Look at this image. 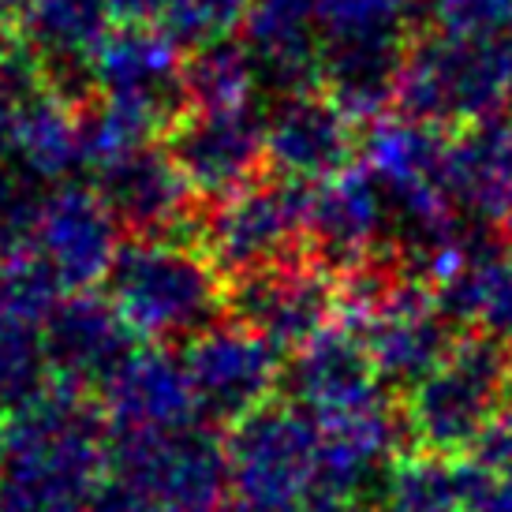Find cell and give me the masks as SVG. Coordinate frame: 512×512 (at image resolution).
Masks as SVG:
<instances>
[{
	"mask_svg": "<svg viewBox=\"0 0 512 512\" xmlns=\"http://www.w3.org/2000/svg\"><path fill=\"white\" fill-rule=\"evenodd\" d=\"M281 382L288 385L296 408L314 419H333L356 412L370 400H382L378 393L382 374L370 359L363 333L352 326H329L311 337L292 356Z\"/></svg>",
	"mask_w": 512,
	"mask_h": 512,
	"instance_id": "5bb4252c",
	"label": "cell"
},
{
	"mask_svg": "<svg viewBox=\"0 0 512 512\" xmlns=\"http://www.w3.org/2000/svg\"><path fill=\"white\" fill-rule=\"evenodd\" d=\"M479 471L423 449L389 468L382 483L385 512H475Z\"/></svg>",
	"mask_w": 512,
	"mask_h": 512,
	"instance_id": "ffe728a7",
	"label": "cell"
},
{
	"mask_svg": "<svg viewBox=\"0 0 512 512\" xmlns=\"http://www.w3.org/2000/svg\"><path fill=\"white\" fill-rule=\"evenodd\" d=\"M333 281L322 262L281 258L273 266L236 277L228 288V307L236 322L255 329L262 341L281 348H303L326 329L333 311Z\"/></svg>",
	"mask_w": 512,
	"mask_h": 512,
	"instance_id": "ba28073f",
	"label": "cell"
},
{
	"mask_svg": "<svg viewBox=\"0 0 512 512\" xmlns=\"http://www.w3.org/2000/svg\"><path fill=\"white\" fill-rule=\"evenodd\" d=\"M165 150L180 165L191 191L225 199L255 184L258 169L266 165V120L251 113V105L195 109L172 120Z\"/></svg>",
	"mask_w": 512,
	"mask_h": 512,
	"instance_id": "9c48e42d",
	"label": "cell"
},
{
	"mask_svg": "<svg viewBox=\"0 0 512 512\" xmlns=\"http://www.w3.org/2000/svg\"><path fill=\"white\" fill-rule=\"evenodd\" d=\"M105 423L113 427L116 438L165 434L195 423L184 359H172L161 348H139L105 385Z\"/></svg>",
	"mask_w": 512,
	"mask_h": 512,
	"instance_id": "9a60e30c",
	"label": "cell"
},
{
	"mask_svg": "<svg viewBox=\"0 0 512 512\" xmlns=\"http://www.w3.org/2000/svg\"><path fill=\"white\" fill-rule=\"evenodd\" d=\"M501 378H505V367L490 344H456L427 378L412 385L404 427L412 430L419 449L445 456L486 438L501 393Z\"/></svg>",
	"mask_w": 512,
	"mask_h": 512,
	"instance_id": "5b68a950",
	"label": "cell"
},
{
	"mask_svg": "<svg viewBox=\"0 0 512 512\" xmlns=\"http://www.w3.org/2000/svg\"><path fill=\"white\" fill-rule=\"evenodd\" d=\"M12 154L38 180H60L83 161L79 143V116H72L60 101L30 98L12 128Z\"/></svg>",
	"mask_w": 512,
	"mask_h": 512,
	"instance_id": "44dd1931",
	"label": "cell"
},
{
	"mask_svg": "<svg viewBox=\"0 0 512 512\" xmlns=\"http://www.w3.org/2000/svg\"><path fill=\"white\" fill-rule=\"evenodd\" d=\"M501 75L486 68L479 57L464 49H434L408 64L400 75L397 98L412 120H423L430 128L441 124H464L483 120L490 101L498 98Z\"/></svg>",
	"mask_w": 512,
	"mask_h": 512,
	"instance_id": "e0dca14e",
	"label": "cell"
},
{
	"mask_svg": "<svg viewBox=\"0 0 512 512\" xmlns=\"http://www.w3.org/2000/svg\"><path fill=\"white\" fill-rule=\"evenodd\" d=\"M322 427L303 408H258L228 434L236 512H307L318 483Z\"/></svg>",
	"mask_w": 512,
	"mask_h": 512,
	"instance_id": "3957f363",
	"label": "cell"
},
{
	"mask_svg": "<svg viewBox=\"0 0 512 512\" xmlns=\"http://www.w3.org/2000/svg\"><path fill=\"white\" fill-rule=\"evenodd\" d=\"M184 370L195 415H202V423L210 419L232 427L266 408V397L285 374V367L277 363V348L240 322L206 326L199 337H191Z\"/></svg>",
	"mask_w": 512,
	"mask_h": 512,
	"instance_id": "52a82bcc",
	"label": "cell"
},
{
	"mask_svg": "<svg viewBox=\"0 0 512 512\" xmlns=\"http://www.w3.org/2000/svg\"><path fill=\"white\" fill-rule=\"evenodd\" d=\"M363 341L382 378L412 389L449 356V314L419 285H400L359 303Z\"/></svg>",
	"mask_w": 512,
	"mask_h": 512,
	"instance_id": "8fae6325",
	"label": "cell"
},
{
	"mask_svg": "<svg viewBox=\"0 0 512 512\" xmlns=\"http://www.w3.org/2000/svg\"><path fill=\"white\" fill-rule=\"evenodd\" d=\"M98 195L135 236H169L184 217L191 184L165 146H135L101 169Z\"/></svg>",
	"mask_w": 512,
	"mask_h": 512,
	"instance_id": "2e32d148",
	"label": "cell"
},
{
	"mask_svg": "<svg viewBox=\"0 0 512 512\" xmlns=\"http://www.w3.org/2000/svg\"><path fill=\"white\" fill-rule=\"evenodd\" d=\"M356 124L333 98L292 94L266 116V161L296 184H326L352 169Z\"/></svg>",
	"mask_w": 512,
	"mask_h": 512,
	"instance_id": "4fadbf2b",
	"label": "cell"
},
{
	"mask_svg": "<svg viewBox=\"0 0 512 512\" xmlns=\"http://www.w3.org/2000/svg\"><path fill=\"white\" fill-rule=\"evenodd\" d=\"M116 479L135 486L157 512H217L228 486V456L210 430L176 427L165 434L116 438Z\"/></svg>",
	"mask_w": 512,
	"mask_h": 512,
	"instance_id": "8992f818",
	"label": "cell"
},
{
	"mask_svg": "<svg viewBox=\"0 0 512 512\" xmlns=\"http://www.w3.org/2000/svg\"><path fill=\"white\" fill-rule=\"evenodd\" d=\"M139 337L120 318L109 296L75 292L64 296L45 318L42 348L49 374L68 389H94L113 382L120 367L139 352Z\"/></svg>",
	"mask_w": 512,
	"mask_h": 512,
	"instance_id": "30bf717a",
	"label": "cell"
},
{
	"mask_svg": "<svg viewBox=\"0 0 512 512\" xmlns=\"http://www.w3.org/2000/svg\"><path fill=\"white\" fill-rule=\"evenodd\" d=\"M105 296L135 337L172 341L210 326L221 281L206 251L172 236H131L105 273Z\"/></svg>",
	"mask_w": 512,
	"mask_h": 512,
	"instance_id": "7a4b0ae2",
	"label": "cell"
},
{
	"mask_svg": "<svg viewBox=\"0 0 512 512\" xmlns=\"http://www.w3.org/2000/svg\"><path fill=\"white\" fill-rule=\"evenodd\" d=\"M311 191L307 184L273 176L232 191L202 225V251L217 273L243 277L251 270L292 258V247L307 232Z\"/></svg>",
	"mask_w": 512,
	"mask_h": 512,
	"instance_id": "277c9868",
	"label": "cell"
},
{
	"mask_svg": "<svg viewBox=\"0 0 512 512\" xmlns=\"http://www.w3.org/2000/svg\"><path fill=\"white\" fill-rule=\"evenodd\" d=\"M445 195L471 214H498L512 199V131L475 120L441 157Z\"/></svg>",
	"mask_w": 512,
	"mask_h": 512,
	"instance_id": "d6986e66",
	"label": "cell"
},
{
	"mask_svg": "<svg viewBox=\"0 0 512 512\" xmlns=\"http://www.w3.org/2000/svg\"><path fill=\"white\" fill-rule=\"evenodd\" d=\"M187 98H195L199 109H236L247 105V90H251V64L240 57H199L184 75Z\"/></svg>",
	"mask_w": 512,
	"mask_h": 512,
	"instance_id": "7402d4cb",
	"label": "cell"
},
{
	"mask_svg": "<svg viewBox=\"0 0 512 512\" xmlns=\"http://www.w3.org/2000/svg\"><path fill=\"white\" fill-rule=\"evenodd\" d=\"M79 512H157V509L135 490V486H128L124 479H113V483H101L98 490L83 501Z\"/></svg>",
	"mask_w": 512,
	"mask_h": 512,
	"instance_id": "603a6c76",
	"label": "cell"
},
{
	"mask_svg": "<svg viewBox=\"0 0 512 512\" xmlns=\"http://www.w3.org/2000/svg\"><path fill=\"white\" fill-rule=\"evenodd\" d=\"M105 415L79 389L49 385L8 423L0 512H79L101 486Z\"/></svg>",
	"mask_w": 512,
	"mask_h": 512,
	"instance_id": "6da1fadb",
	"label": "cell"
},
{
	"mask_svg": "<svg viewBox=\"0 0 512 512\" xmlns=\"http://www.w3.org/2000/svg\"><path fill=\"white\" fill-rule=\"evenodd\" d=\"M382 228V191L367 169H348L311 191L307 232H311L314 262H322L326 270H356L370 255L374 240L382 236Z\"/></svg>",
	"mask_w": 512,
	"mask_h": 512,
	"instance_id": "ac0fdd59",
	"label": "cell"
},
{
	"mask_svg": "<svg viewBox=\"0 0 512 512\" xmlns=\"http://www.w3.org/2000/svg\"><path fill=\"white\" fill-rule=\"evenodd\" d=\"M4 464H8V427L0 423V475H4Z\"/></svg>",
	"mask_w": 512,
	"mask_h": 512,
	"instance_id": "cb8c5ba5",
	"label": "cell"
},
{
	"mask_svg": "<svg viewBox=\"0 0 512 512\" xmlns=\"http://www.w3.org/2000/svg\"><path fill=\"white\" fill-rule=\"evenodd\" d=\"M113 210L98 191L64 184L38 206L30 247L49 270L60 277L64 288H86L105 281L113 266L120 240H116Z\"/></svg>",
	"mask_w": 512,
	"mask_h": 512,
	"instance_id": "7c38bea8",
	"label": "cell"
}]
</instances>
